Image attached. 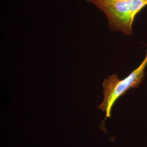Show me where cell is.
Here are the masks:
<instances>
[{"mask_svg": "<svg viewBox=\"0 0 147 147\" xmlns=\"http://www.w3.org/2000/svg\"><path fill=\"white\" fill-rule=\"evenodd\" d=\"M147 65V47L144 59L139 66L123 79H119L117 74H112L104 79L102 83L103 100L98 107L105 112V119L111 116L114 104L128 90L137 88L141 84L145 76V69Z\"/></svg>", "mask_w": 147, "mask_h": 147, "instance_id": "2", "label": "cell"}, {"mask_svg": "<svg viewBox=\"0 0 147 147\" xmlns=\"http://www.w3.org/2000/svg\"><path fill=\"white\" fill-rule=\"evenodd\" d=\"M103 12L113 31L131 36L132 25L137 14L147 6V0H86Z\"/></svg>", "mask_w": 147, "mask_h": 147, "instance_id": "1", "label": "cell"}]
</instances>
